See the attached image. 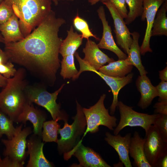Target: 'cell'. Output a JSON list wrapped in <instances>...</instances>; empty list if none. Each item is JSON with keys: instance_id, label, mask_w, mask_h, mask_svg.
Listing matches in <instances>:
<instances>
[{"instance_id": "cell-1", "label": "cell", "mask_w": 167, "mask_h": 167, "mask_svg": "<svg viewBox=\"0 0 167 167\" xmlns=\"http://www.w3.org/2000/svg\"><path fill=\"white\" fill-rule=\"evenodd\" d=\"M65 23L51 10L36 28L23 39L5 44L9 60L54 81L60 67L59 49L62 41L60 28Z\"/></svg>"}, {"instance_id": "cell-2", "label": "cell", "mask_w": 167, "mask_h": 167, "mask_svg": "<svg viewBox=\"0 0 167 167\" xmlns=\"http://www.w3.org/2000/svg\"><path fill=\"white\" fill-rule=\"evenodd\" d=\"M19 19L24 37L29 35L51 11V0H3Z\"/></svg>"}, {"instance_id": "cell-3", "label": "cell", "mask_w": 167, "mask_h": 167, "mask_svg": "<svg viewBox=\"0 0 167 167\" xmlns=\"http://www.w3.org/2000/svg\"><path fill=\"white\" fill-rule=\"evenodd\" d=\"M25 76V69L19 68L13 77L7 79L6 85L0 92V109L16 123L28 103L25 91L27 85Z\"/></svg>"}, {"instance_id": "cell-4", "label": "cell", "mask_w": 167, "mask_h": 167, "mask_svg": "<svg viewBox=\"0 0 167 167\" xmlns=\"http://www.w3.org/2000/svg\"><path fill=\"white\" fill-rule=\"evenodd\" d=\"M76 102L77 113L72 118L73 123L70 125L67 120L65 121L63 127L58 130L61 137L57 143V148L60 154L67 153L74 148L80 141L81 136L86 129V121L83 108L77 101Z\"/></svg>"}, {"instance_id": "cell-5", "label": "cell", "mask_w": 167, "mask_h": 167, "mask_svg": "<svg viewBox=\"0 0 167 167\" xmlns=\"http://www.w3.org/2000/svg\"><path fill=\"white\" fill-rule=\"evenodd\" d=\"M62 84L54 92L50 93L42 87L28 86L25 89V93L28 102L35 103L45 108L50 114L54 120H67L68 118L60 110V106L56 101L57 96L64 87Z\"/></svg>"}, {"instance_id": "cell-6", "label": "cell", "mask_w": 167, "mask_h": 167, "mask_svg": "<svg viewBox=\"0 0 167 167\" xmlns=\"http://www.w3.org/2000/svg\"><path fill=\"white\" fill-rule=\"evenodd\" d=\"M105 94L101 96L98 101L89 108H83V111L86 121V127L83 137L80 142H82L84 137L88 132L93 133L99 131V126L102 125L111 130H114L117 125V118L110 115L108 109L105 106Z\"/></svg>"}, {"instance_id": "cell-7", "label": "cell", "mask_w": 167, "mask_h": 167, "mask_svg": "<svg viewBox=\"0 0 167 167\" xmlns=\"http://www.w3.org/2000/svg\"><path fill=\"white\" fill-rule=\"evenodd\" d=\"M117 107L120 114V120L113 130V134L115 135L118 134L122 129L127 126L141 127L144 130L146 134L159 115L157 113L150 115L137 112L133 109V107L127 106L121 101H118Z\"/></svg>"}, {"instance_id": "cell-8", "label": "cell", "mask_w": 167, "mask_h": 167, "mask_svg": "<svg viewBox=\"0 0 167 167\" xmlns=\"http://www.w3.org/2000/svg\"><path fill=\"white\" fill-rule=\"evenodd\" d=\"M23 124L15 128L14 136L11 139H2V142L5 148L3 153L5 157H7L22 165L23 166L27 156L26 151L27 138L32 132L30 127L22 129Z\"/></svg>"}, {"instance_id": "cell-9", "label": "cell", "mask_w": 167, "mask_h": 167, "mask_svg": "<svg viewBox=\"0 0 167 167\" xmlns=\"http://www.w3.org/2000/svg\"><path fill=\"white\" fill-rule=\"evenodd\" d=\"M83 52L85 54L83 59L80 57L77 52H76L74 54L79 63L80 69L74 80L77 79L84 71H98L107 63L114 61L113 59L109 57L103 52L94 41L89 39L87 40Z\"/></svg>"}, {"instance_id": "cell-10", "label": "cell", "mask_w": 167, "mask_h": 167, "mask_svg": "<svg viewBox=\"0 0 167 167\" xmlns=\"http://www.w3.org/2000/svg\"><path fill=\"white\" fill-rule=\"evenodd\" d=\"M145 136L143 148L146 158L152 167H157L167 155V142L154 125H151Z\"/></svg>"}, {"instance_id": "cell-11", "label": "cell", "mask_w": 167, "mask_h": 167, "mask_svg": "<svg viewBox=\"0 0 167 167\" xmlns=\"http://www.w3.org/2000/svg\"><path fill=\"white\" fill-rule=\"evenodd\" d=\"M64 159L67 160L74 155L78 160V167H111L98 153L88 147L85 146L82 142L77 145L69 152L64 153Z\"/></svg>"}, {"instance_id": "cell-12", "label": "cell", "mask_w": 167, "mask_h": 167, "mask_svg": "<svg viewBox=\"0 0 167 167\" xmlns=\"http://www.w3.org/2000/svg\"><path fill=\"white\" fill-rule=\"evenodd\" d=\"M101 2L107 7L113 19L117 44L127 54L133 41L131 32L123 19L109 0Z\"/></svg>"}, {"instance_id": "cell-13", "label": "cell", "mask_w": 167, "mask_h": 167, "mask_svg": "<svg viewBox=\"0 0 167 167\" xmlns=\"http://www.w3.org/2000/svg\"><path fill=\"white\" fill-rule=\"evenodd\" d=\"M165 0H143V11L141 19L147 22V27L142 44L140 47L141 55H144L148 52H152L150 41L151 32L156 13Z\"/></svg>"}, {"instance_id": "cell-14", "label": "cell", "mask_w": 167, "mask_h": 167, "mask_svg": "<svg viewBox=\"0 0 167 167\" xmlns=\"http://www.w3.org/2000/svg\"><path fill=\"white\" fill-rule=\"evenodd\" d=\"M44 145L42 138L34 134L27 140V153L29 156V158L27 167L54 166L45 157L43 152Z\"/></svg>"}, {"instance_id": "cell-15", "label": "cell", "mask_w": 167, "mask_h": 167, "mask_svg": "<svg viewBox=\"0 0 167 167\" xmlns=\"http://www.w3.org/2000/svg\"><path fill=\"white\" fill-rule=\"evenodd\" d=\"M97 12L103 28L102 38L97 44L98 47L100 49H107L113 52L118 56L119 59H126L127 55L119 48L114 41L111 27L106 20L104 7L101 6Z\"/></svg>"}, {"instance_id": "cell-16", "label": "cell", "mask_w": 167, "mask_h": 167, "mask_svg": "<svg viewBox=\"0 0 167 167\" xmlns=\"http://www.w3.org/2000/svg\"><path fill=\"white\" fill-rule=\"evenodd\" d=\"M105 140L116 151L120 160L125 167H132L129 156V148L131 137V134L128 133L124 136L120 134L113 135L107 132L105 134Z\"/></svg>"}, {"instance_id": "cell-17", "label": "cell", "mask_w": 167, "mask_h": 167, "mask_svg": "<svg viewBox=\"0 0 167 167\" xmlns=\"http://www.w3.org/2000/svg\"><path fill=\"white\" fill-rule=\"evenodd\" d=\"M46 114L35 108L32 104L27 103L17 118V123L25 124L29 121L32 124L33 134L41 137L43 125L46 119Z\"/></svg>"}, {"instance_id": "cell-18", "label": "cell", "mask_w": 167, "mask_h": 167, "mask_svg": "<svg viewBox=\"0 0 167 167\" xmlns=\"http://www.w3.org/2000/svg\"><path fill=\"white\" fill-rule=\"evenodd\" d=\"M101 77L111 88L113 96V99L110 106V113L114 114L118 102V96L120 90L132 80L134 74L130 73L123 77H115L105 75L98 71H92Z\"/></svg>"}, {"instance_id": "cell-19", "label": "cell", "mask_w": 167, "mask_h": 167, "mask_svg": "<svg viewBox=\"0 0 167 167\" xmlns=\"http://www.w3.org/2000/svg\"><path fill=\"white\" fill-rule=\"evenodd\" d=\"M135 84L141 94L138 105L142 109H145L151 104L155 97L158 96L156 86L152 85L146 75L139 76Z\"/></svg>"}, {"instance_id": "cell-20", "label": "cell", "mask_w": 167, "mask_h": 167, "mask_svg": "<svg viewBox=\"0 0 167 167\" xmlns=\"http://www.w3.org/2000/svg\"><path fill=\"white\" fill-rule=\"evenodd\" d=\"M144 139L142 138L137 131L131 137L129 148V154L133 159V165L136 167H152L145 155L143 145Z\"/></svg>"}, {"instance_id": "cell-21", "label": "cell", "mask_w": 167, "mask_h": 167, "mask_svg": "<svg viewBox=\"0 0 167 167\" xmlns=\"http://www.w3.org/2000/svg\"><path fill=\"white\" fill-rule=\"evenodd\" d=\"M0 32L4 44L17 42L24 38L20 28L18 19L14 14L6 22L0 25Z\"/></svg>"}, {"instance_id": "cell-22", "label": "cell", "mask_w": 167, "mask_h": 167, "mask_svg": "<svg viewBox=\"0 0 167 167\" xmlns=\"http://www.w3.org/2000/svg\"><path fill=\"white\" fill-rule=\"evenodd\" d=\"M131 34L133 41L125 60L128 64L137 68L140 75H146L148 72L143 65L141 60L140 46L139 44L140 34L136 31L131 33Z\"/></svg>"}, {"instance_id": "cell-23", "label": "cell", "mask_w": 167, "mask_h": 167, "mask_svg": "<svg viewBox=\"0 0 167 167\" xmlns=\"http://www.w3.org/2000/svg\"><path fill=\"white\" fill-rule=\"evenodd\" d=\"M67 35L61 44L59 54L62 57L68 55H74L76 50L81 45L84 38L81 34L74 32L72 26L67 31Z\"/></svg>"}, {"instance_id": "cell-24", "label": "cell", "mask_w": 167, "mask_h": 167, "mask_svg": "<svg viewBox=\"0 0 167 167\" xmlns=\"http://www.w3.org/2000/svg\"><path fill=\"white\" fill-rule=\"evenodd\" d=\"M133 66L128 64L125 59H118L104 65L98 71L111 77H123L131 73Z\"/></svg>"}, {"instance_id": "cell-25", "label": "cell", "mask_w": 167, "mask_h": 167, "mask_svg": "<svg viewBox=\"0 0 167 167\" xmlns=\"http://www.w3.org/2000/svg\"><path fill=\"white\" fill-rule=\"evenodd\" d=\"M167 0H165L156 13L151 32V36H167Z\"/></svg>"}, {"instance_id": "cell-26", "label": "cell", "mask_w": 167, "mask_h": 167, "mask_svg": "<svg viewBox=\"0 0 167 167\" xmlns=\"http://www.w3.org/2000/svg\"><path fill=\"white\" fill-rule=\"evenodd\" d=\"M58 121L53 120L43 123L41 136L43 142L57 143L58 134L60 127V125L57 122Z\"/></svg>"}, {"instance_id": "cell-27", "label": "cell", "mask_w": 167, "mask_h": 167, "mask_svg": "<svg viewBox=\"0 0 167 167\" xmlns=\"http://www.w3.org/2000/svg\"><path fill=\"white\" fill-rule=\"evenodd\" d=\"M61 63V76L64 79L72 78L74 80L78 73L75 64L74 55L63 57Z\"/></svg>"}, {"instance_id": "cell-28", "label": "cell", "mask_w": 167, "mask_h": 167, "mask_svg": "<svg viewBox=\"0 0 167 167\" xmlns=\"http://www.w3.org/2000/svg\"><path fill=\"white\" fill-rule=\"evenodd\" d=\"M125 0L129 11L125 21L126 24L129 25L141 16L143 11V0Z\"/></svg>"}, {"instance_id": "cell-29", "label": "cell", "mask_w": 167, "mask_h": 167, "mask_svg": "<svg viewBox=\"0 0 167 167\" xmlns=\"http://www.w3.org/2000/svg\"><path fill=\"white\" fill-rule=\"evenodd\" d=\"M14 122L11 118L0 109V138L4 135L8 139L13 138L15 131Z\"/></svg>"}, {"instance_id": "cell-30", "label": "cell", "mask_w": 167, "mask_h": 167, "mask_svg": "<svg viewBox=\"0 0 167 167\" xmlns=\"http://www.w3.org/2000/svg\"><path fill=\"white\" fill-rule=\"evenodd\" d=\"M73 22L74 26L81 33L83 38L88 40L90 37H92L97 40H99V38L92 32L87 22L80 17L78 14L73 19Z\"/></svg>"}, {"instance_id": "cell-31", "label": "cell", "mask_w": 167, "mask_h": 167, "mask_svg": "<svg viewBox=\"0 0 167 167\" xmlns=\"http://www.w3.org/2000/svg\"><path fill=\"white\" fill-rule=\"evenodd\" d=\"M153 125L156 126L165 140L167 142V115L159 114Z\"/></svg>"}, {"instance_id": "cell-32", "label": "cell", "mask_w": 167, "mask_h": 167, "mask_svg": "<svg viewBox=\"0 0 167 167\" xmlns=\"http://www.w3.org/2000/svg\"><path fill=\"white\" fill-rule=\"evenodd\" d=\"M14 14L12 8L3 1L0 3V25L6 22Z\"/></svg>"}, {"instance_id": "cell-33", "label": "cell", "mask_w": 167, "mask_h": 167, "mask_svg": "<svg viewBox=\"0 0 167 167\" xmlns=\"http://www.w3.org/2000/svg\"><path fill=\"white\" fill-rule=\"evenodd\" d=\"M16 71L14 65L9 60L6 63L0 65V74L7 79L13 77Z\"/></svg>"}, {"instance_id": "cell-34", "label": "cell", "mask_w": 167, "mask_h": 167, "mask_svg": "<svg viewBox=\"0 0 167 167\" xmlns=\"http://www.w3.org/2000/svg\"><path fill=\"white\" fill-rule=\"evenodd\" d=\"M115 7L122 18H126L128 11L125 0H109Z\"/></svg>"}, {"instance_id": "cell-35", "label": "cell", "mask_w": 167, "mask_h": 167, "mask_svg": "<svg viewBox=\"0 0 167 167\" xmlns=\"http://www.w3.org/2000/svg\"><path fill=\"white\" fill-rule=\"evenodd\" d=\"M156 87L159 97L158 101L167 100V81H161Z\"/></svg>"}, {"instance_id": "cell-36", "label": "cell", "mask_w": 167, "mask_h": 167, "mask_svg": "<svg viewBox=\"0 0 167 167\" xmlns=\"http://www.w3.org/2000/svg\"><path fill=\"white\" fill-rule=\"evenodd\" d=\"M155 113L167 115V100L158 101L154 105Z\"/></svg>"}, {"instance_id": "cell-37", "label": "cell", "mask_w": 167, "mask_h": 167, "mask_svg": "<svg viewBox=\"0 0 167 167\" xmlns=\"http://www.w3.org/2000/svg\"><path fill=\"white\" fill-rule=\"evenodd\" d=\"M9 61V58L5 51L0 48V65L6 63Z\"/></svg>"}, {"instance_id": "cell-38", "label": "cell", "mask_w": 167, "mask_h": 167, "mask_svg": "<svg viewBox=\"0 0 167 167\" xmlns=\"http://www.w3.org/2000/svg\"><path fill=\"white\" fill-rule=\"evenodd\" d=\"M159 72V79L161 81H167V66Z\"/></svg>"}, {"instance_id": "cell-39", "label": "cell", "mask_w": 167, "mask_h": 167, "mask_svg": "<svg viewBox=\"0 0 167 167\" xmlns=\"http://www.w3.org/2000/svg\"><path fill=\"white\" fill-rule=\"evenodd\" d=\"M167 155H165L159 162L157 167H167Z\"/></svg>"}, {"instance_id": "cell-40", "label": "cell", "mask_w": 167, "mask_h": 167, "mask_svg": "<svg viewBox=\"0 0 167 167\" xmlns=\"http://www.w3.org/2000/svg\"><path fill=\"white\" fill-rule=\"evenodd\" d=\"M7 79L0 74V87L4 88L7 84Z\"/></svg>"}, {"instance_id": "cell-41", "label": "cell", "mask_w": 167, "mask_h": 167, "mask_svg": "<svg viewBox=\"0 0 167 167\" xmlns=\"http://www.w3.org/2000/svg\"><path fill=\"white\" fill-rule=\"evenodd\" d=\"M105 0H88V2L92 5H95L100 1L102 2Z\"/></svg>"}, {"instance_id": "cell-42", "label": "cell", "mask_w": 167, "mask_h": 167, "mask_svg": "<svg viewBox=\"0 0 167 167\" xmlns=\"http://www.w3.org/2000/svg\"><path fill=\"white\" fill-rule=\"evenodd\" d=\"M0 42H2L4 43V39L0 32Z\"/></svg>"}, {"instance_id": "cell-43", "label": "cell", "mask_w": 167, "mask_h": 167, "mask_svg": "<svg viewBox=\"0 0 167 167\" xmlns=\"http://www.w3.org/2000/svg\"><path fill=\"white\" fill-rule=\"evenodd\" d=\"M55 6H57L58 4V1L57 0H51Z\"/></svg>"}, {"instance_id": "cell-44", "label": "cell", "mask_w": 167, "mask_h": 167, "mask_svg": "<svg viewBox=\"0 0 167 167\" xmlns=\"http://www.w3.org/2000/svg\"><path fill=\"white\" fill-rule=\"evenodd\" d=\"M58 1H60V0H67V1H73L74 0H57Z\"/></svg>"}, {"instance_id": "cell-45", "label": "cell", "mask_w": 167, "mask_h": 167, "mask_svg": "<svg viewBox=\"0 0 167 167\" xmlns=\"http://www.w3.org/2000/svg\"><path fill=\"white\" fill-rule=\"evenodd\" d=\"M0 167H2V164L1 162V161H0Z\"/></svg>"}, {"instance_id": "cell-46", "label": "cell", "mask_w": 167, "mask_h": 167, "mask_svg": "<svg viewBox=\"0 0 167 167\" xmlns=\"http://www.w3.org/2000/svg\"><path fill=\"white\" fill-rule=\"evenodd\" d=\"M3 1V0H0V3Z\"/></svg>"}, {"instance_id": "cell-47", "label": "cell", "mask_w": 167, "mask_h": 167, "mask_svg": "<svg viewBox=\"0 0 167 167\" xmlns=\"http://www.w3.org/2000/svg\"><path fill=\"white\" fill-rule=\"evenodd\" d=\"M2 160V159H1L0 155V161H1Z\"/></svg>"}]
</instances>
